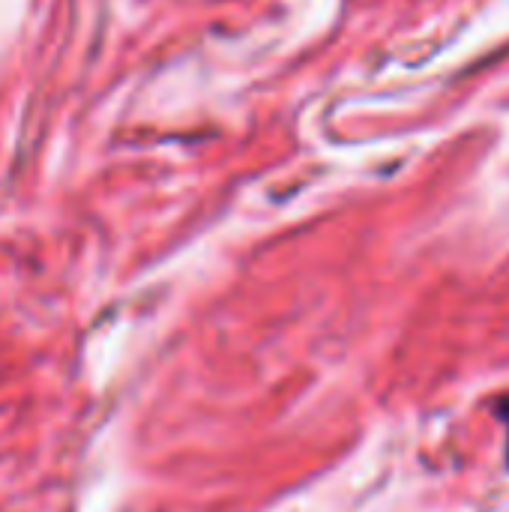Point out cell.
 Instances as JSON below:
<instances>
[{
	"label": "cell",
	"instance_id": "cell-1",
	"mask_svg": "<svg viewBox=\"0 0 509 512\" xmlns=\"http://www.w3.org/2000/svg\"><path fill=\"white\" fill-rule=\"evenodd\" d=\"M498 417L504 420V426H507V462H509V396H504L501 402H498Z\"/></svg>",
	"mask_w": 509,
	"mask_h": 512
}]
</instances>
